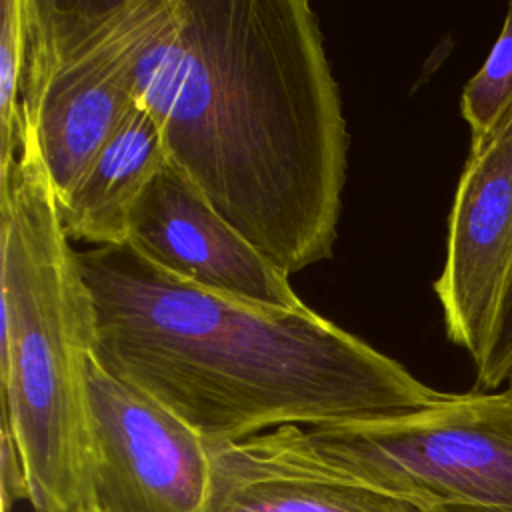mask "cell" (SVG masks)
Returning a JSON list of instances; mask_svg holds the SVG:
<instances>
[{
  "label": "cell",
  "mask_w": 512,
  "mask_h": 512,
  "mask_svg": "<svg viewBox=\"0 0 512 512\" xmlns=\"http://www.w3.org/2000/svg\"><path fill=\"white\" fill-rule=\"evenodd\" d=\"M206 512H424L322 460L300 426L208 442Z\"/></svg>",
  "instance_id": "obj_9"
},
{
  "label": "cell",
  "mask_w": 512,
  "mask_h": 512,
  "mask_svg": "<svg viewBox=\"0 0 512 512\" xmlns=\"http://www.w3.org/2000/svg\"><path fill=\"white\" fill-rule=\"evenodd\" d=\"M78 262L98 364L208 442L404 414L444 394L306 304L202 288L130 242L86 248Z\"/></svg>",
  "instance_id": "obj_2"
},
{
  "label": "cell",
  "mask_w": 512,
  "mask_h": 512,
  "mask_svg": "<svg viewBox=\"0 0 512 512\" xmlns=\"http://www.w3.org/2000/svg\"><path fill=\"white\" fill-rule=\"evenodd\" d=\"M508 384H510V386H508V388H510V390H512V378H510V380H508Z\"/></svg>",
  "instance_id": "obj_15"
},
{
  "label": "cell",
  "mask_w": 512,
  "mask_h": 512,
  "mask_svg": "<svg viewBox=\"0 0 512 512\" xmlns=\"http://www.w3.org/2000/svg\"><path fill=\"white\" fill-rule=\"evenodd\" d=\"M166 162L162 130L138 98L60 204L66 236L92 246L128 242L130 212Z\"/></svg>",
  "instance_id": "obj_10"
},
{
  "label": "cell",
  "mask_w": 512,
  "mask_h": 512,
  "mask_svg": "<svg viewBox=\"0 0 512 512\" xmlns=\"http://www.w3.org/2000/svg\"><path fill=\"white\" fill-rule=\"evenodd\" d=\"M94 304L32 130L0 176V398L36 512H92Z\"/></svg>",
  "instance_id": "obj_3"
},
{
  "label": "cell",
  "mask_w": 512,
  "mask_h": 512,
  "mask_svg": "<svg viewBox=\"0 0 512 512\" xmlns=\"http://www.w3.org/2000/svg\"><path fill=\"white\" fill-rule=\"evenodd\" d=\"M22 116L58 204L138 100V66L176 0H26Z\"/></svg>",
  "instance_id": "obj_4"
},
{
  "label": "cell",
  "mask_w": 512,
  "mask_h": 512,
  "mask_svg": "<svg viewBox=\"0 0 512 512\" xmlns=\"http://www.w3.org/2000/svg\"><path fill=\"white\" fill-rule=\"evenodd\" d=\"M460 114L470 128V150L486 146L512 120V0L488 58L462 88Z\"/></svg>",
  "instance_id": "obj_11"
},
{
  "label": "cell",
  "mask_w": 512,
  "mask_h": 512,
  "mask_svg": "<svg viewBox=\"0 0 512 512\" xmlns=\"http://www.w3.org/2000/svg\"><path fill=\"white\" fill-rule=\"evenodd\" d=\"M128 242L202 288L270 306L304 304L290 276L226 222L170 158L134 204Z\"/></svg>",
  "instance_id": "obj_8"
},
{
  "label": "cell",
  "mask_w": 512,
  "mask_h": 512,
  "mask_svg": "<svg viewBox=\"0 0 512 512\" xmlns=\"http://www.w3.org/2000/svg\"><path fill=\"white\" fill-rule=\"evenodd\" d=\"M0 176L16 162L22 138V100L28 60V2L0 4Z\"/></svg>",
  "instance_id": "obj_12"
},
{
  "label": "cell",
  "mask_w": 512,
  "mask_h": 512,
  "mask_svg": "<svg viewBox=\"0 0 512 512\" xmlns=\"http://www.w3.org/2000/svg\"><path fill=\"white\" fill-rule=\"evenodd\" d=\"M92 512H206L208 440L132 384L88 362Z\"/></svg>",
  "instance_id": "obj_6"
},
{
  "label": "cell",
  "mask_w": 512,
  "mask_h": 512,
  "mask_svg": "<svg viewBox=\"0 0 512 512\" xmlns=\"http://www.w3.org/2000/svg\"><path fill=\"white\" fill-rule=\"evenodd\" d=\"M512 378V280L502 304L498 326L484 362L476 368V386L480 392L498 388Z\"/></svg>",
  "instance_id": "obj_13"
},
{
  "label": "cell",
  "mask_w": 512,
  "mask_h": 512,
  "mask_svg": "<svg viewBox=\"0 0 512 512\" xmlns=\"http://www.w3.org/2000/svg\"><path fill=\"white\" fill-rule=\"evenodd\" d=\"M512 280V120L470 150L448 216L446 260L434 280L444 330L478 368Z\"/></svg>",
  "instance_id": "obj_7"
},
{
  "label": "cell",
  "mask_w": 512,
  "mask_h": 512,
  "mask_svg": "<svg viewBox=\"0 0 512 512\" xmlns=\"http://www.w3.org/2000/svg\"><path fill=\"white\" fill-rule=\"evenodd\" d=\"M326 462L424 512H512V390L442 394L394 416L302 428Z\"/></svg>",
  "instance_id": "obj_5"
},
{
  "label": "cell",
  "mask_w": 512,
  "mask_h": 512,
  "mask_svg": "<svg viewBox=\"0 0 512 512\" xmlns=\"http://www.w3.org/2000/svg\"><path fill=\"white\" fill-rule=\"evenodd\" d=\"M136 92L168 158L272 264L332 258L350 134L306 0H176Z\"/></svg>",
  "instance_id": "obj_1"
},
{
  "label": "cell",
  "mask_w": 512,
  "mask_h": 512,
  "mask_svg": "<svg viewBox=\"0 0 512 512\" xmlns=\"http://www.w3.org/2000/svg\"><path fill=\"white\" fill-rule=\"evenodd\" d=\"M0 488H2V512H10L12 502L16 500H28V480L24 474L22 460L18 456V450L14 446V440L6 426H2L0 432Z\"/></svg>",
  "instance_id": "obj_14"
}]
</instances>
